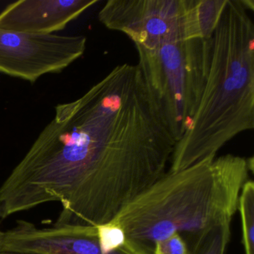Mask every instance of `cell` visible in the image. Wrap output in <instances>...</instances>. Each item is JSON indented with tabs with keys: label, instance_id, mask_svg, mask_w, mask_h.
<instances>
[{
	"label": "cell",
	"instance_id": "obj_1",
	"mask_svg": "<svg viewBox=\"0 0 254 254\" xmlns=\"http://www.w3.org/2000/svg\"><path fill=\"white\" fill-rule=\"evenodd\" d=\"M176 143L137 65H119L56 107L2 191L17 212L59 202L55 224L102 225L166 174Z\"/></svg>",
	"mask_w": 254,
	"mask_h": 254
},
{
	"label": "cell",
	"instance_id": "obj_2",
	"mask_svg": "<svg viewBox=\"0 0 254 254\" xmlns=\"http://www.w3.org/2000/svg\"><path fill=\"white\" fill-rule=\"evenodd\" d=\"M254 157L227 154L165 174L110 222L126 240L152 253L158 241L173 234L190 242L209 229L231 224Z\"/></svg>",
	"mask_w": 254,
	"mask_h": 254
},
{
	"label": "cell",
	"instance_id": "obj_3",
	"mask_svg": "<svg viewBox=\"0 0 254 254\" xmlns=\"http://www.w3.org/2000/svg\"><path fill=\"white\" fill-rule=\"evenodd\" d=\"M253 0H227L209 38L206 84L197 111L177 142L170 172L211 157L237 135L254 127Z\"/></svg>",
	"mask_w": 254,
	"mask_h": 254
},
{
	"label": "cell",
	"instance_id": "obj_4",
	"mask_svg": "<svg viewBox=\"0 0 254 254\" xmlns=\"http://www.w3.org/2000/svg\"><path fill=\"white\" fill-rule=\"evenodd\" d=\"M136 47L137 66L178 142L190 127L201 100L209 69V39Z\"/></svg>",
	"mask_w": 254,
	"mask_h": 254
},
{
	"label": "cell",
	"instance_id": "obj_5",
	"mask_svg": "<svg viewBox=\"0 0 254 254\" xmlns=\"http://www.w3.org/2000/svg\"><path fill=\"white\" fill-rule=\"evenodd\" d=\"M227 0H108L98 14L107 29L136 46L209 39Z\"/></svg>",
	"mask_w": 254,
	"mask_h": 254
},
{
	"label": "cell",
	"instance_id": "obj_6",
	"mask_svg": "<svg viewBox=\"0 0 254 254\" xmlns=\"http://www.w3.org/2000/svg\"><path fill=\"white\" fill-rule=\"evenodd\" d=\"M84 35H39L0 29V73L29 82L59 73L82 57Z\"/></svg>",
	"mask_w": 254,
	"mask_h": 254
},
{
	"label": "cell",
	"instance_id": "obj_7",
	"mask_svg": "<svg viewBox=\"0 0 254 254\" xmlns=\"http://www.w3.org/2000/svg\"><path fill=\"white\" fill-rule=\"evenodd\" d=\"M2 254H117L102 249L97 227L88 224H56L40 228L20 220L2 232Z\"/></svg>",
	"mask_w": 254,
	"mask_h": 254
},
{
	"label": "cell",
	"instance_id": "obj_8",
	"mask_svg": "<svg viewBox=\"0 0 254 254\" xmlns=\"http://www.w3.org/2000/svg\"><path fill=\"white\" fill-rule=\"evenodd\" d=\"M98 2L99 0H20L0 13V29L55 34Z\"/></svg>",
	"mask_w": 254,
	"mask_h": 254
},
{
	"label": "cell",
	"instance_id": "obj_9",
	"mask_svg": "<svg viewBox=\"0 0 254 254\" xmlns=\"http://www.w3.org/2000/svg\"><path fill=\"white\" fill-rule=\"evenodd\" d=\"M238 211L242 222L245 254H254V184L252 180L248 179L242 187Z\"/></svg>",
	"mask_w": 254,
	"mask_h": 254
},
{
	"label": "cell",
	"instance_id": "obj_10",
	"mask_svg": "<svg viewBox=\"0 0 254 254\" xmlns=\"http://www.w3.org/2000/svg\"><path fill=\"white\" fill-rule=\"evenodd\" d=\"M230 225L209 229L190 242V254H225L230 242Z\"/></svg>",
	"mask_w": 254,
	"mask_h": 254
},
{
	"label": "cell",
	"instance_id": "obj_11",
	"mask_svg": "<svg viewBox=\"0 0 254 254\" xmlns=\"http://www.w3.org/2000/svg\"><path fill=\"white\" fill-rule=\"evenodd\" d=\"M153 254H190V250L185 239L176 233L156 242Z\"/></svg>",
	"mask_w": 254,
	"mask_h": 254
},
{
	"label": "cell",
	"instance_id": "obj_12",
	"mask_svg": "<svg viewBox=\"0 0 254 254\" xmlns=\"http://www.w3.org/2000/svg\"><path fill=\"white\" fill-rule=\"evenodd\" d=\"M2 232L0 231V254H1V243H2Z\"/></svg>",
	"mask_w": 254,
	"mask_h": 254
}]
</instances>
